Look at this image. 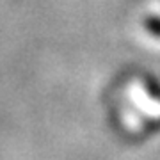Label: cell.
<instances>
[{
    "instance_id": "cell-1",
    "label": "cell",
    "mask_w": 160,
    "mask_h": 160,
    "mask_svg": "<svg viewBox=\"0 0 160 160\" xmlns=\"http://www.w3.org/2000/svg\"><path fill=\"white\" fill-rule=\"evenodd\" d=\"M144 27H146L148 32L160 38V16H148L146 22H144Z\"/></svg>"
}]
</instances>
